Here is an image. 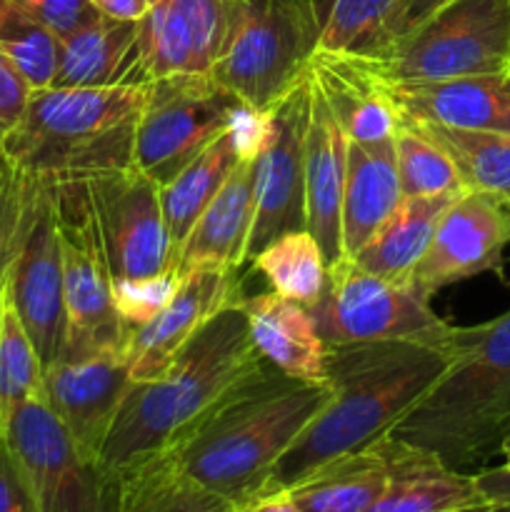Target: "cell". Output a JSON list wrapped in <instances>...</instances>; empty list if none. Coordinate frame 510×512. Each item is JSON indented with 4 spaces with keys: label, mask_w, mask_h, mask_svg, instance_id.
<instances>
[{
    "label": "cell",
    "mask_w": 510,
    "mask_h": 512,
    "mask_svg": "<svg viewBox=\"0 0 510 512\" xmlns=\"http://www.w3.org/2000/svg\"><path fill=\"white\" fill-rule=\"evenodd\" d=\"M33 93V85L25 80L18 65L0 50V133H8L20 123Z\"/></svg>",
    "instance_id": "74e56055"
},
{
    "label": "cell",
    "mask_w": 510,
    "mask_h": 512,
    "mask_svg": "<svg viewBox=\"0 0 510 512\" xmlns=\"http://www.w3.org/2000/svg\"><path fill=\"white\" fill-rule=\"evenodd\" d=\"M395 168H398L403 198H430V195L465 193V185L440 143L430 138L413 120H400L393 138Z\"/></svg>",
    "instance_id": "836d02e7"
},
{
    "label": "cell",
    "mask_w": 510,
    "mask_h": 512,
    "mask_svg": "<svg viewBox=\"0 0 510 512\" xmlns=\"http://www.w3.org/2000/svg\"><path fill=\"white\" fill-rule=\"evenodd\" d=\"M145 95L148 83L35 90L20 123L3 133V148L20 170L43 183L130 168Z\"/></svg>",
    "instance_id": "5b68a950"
},
{
    "label": "cell",
    "mask_w": 510,
    "mask_h": 512,
    "mask_svg": "<svg viewBox=\"0 0 510 512\" xmlns=\"http://www.w3.org/2000/svg\"><path fill=\"white\" fill-rule=\"evenodd\" d=\"M15 3L38 15L58 35L70 33V30L80 28V25L98 15L90 0H15Z\"/></svg>",
    "instance_id": "f35d334b"
},
{
    "label": "cell",
    "mask_w": 510,
    "mask_h": 512,
    "mask_svg": "<svg viewBox=\"0 0 510 512\" xmlns=\"http://www.w3.org/2000/svg\"><path fill=\"white\" fill-rule=\"evenodd\" d=\"M0 50L18 65L33 90L55 85L60 35L15 0H0Z\"/></svg>",
    "instance_id": "e575fe53"
},
{
    "label": "cell",
    "mask_w": 510,
    "mask_h": 512,
    "mask_svg": "<svg viewBox=\"0 0 510 512\" xmlns=\"http://www.w3.org/2000/svg\"><path fill=\"white\" fill-rule=\"evenodd\" d=\"M3 435L38 512H120L118 478L75 448L40 395L15 410Z\"/></svg>",
    "instance_id": "8fae6325"
},
{
    "label": "cell",
    "mask_w": 510,
    "mask_h": 512,
    "mask_svg": "<svg viewBox=\"0 0 510 512\" xmlns=\"http://www.w3.org/2000/svg\"><path fill=\"white\" fill-rule=\"evenodd\" d=\"M85 183L113 280L175 273L160 185L138 165L95 175Z\"/></svg>",
    "instance_id": "4fadbf2b"
},
{
    "label": "cell",
    "mask_w": 510,
    "mask_h": 512,
    "mask_svg": "<svg viewBox=\"0 0 510 512\" xmlns=\"http://www.w3.org/2000/svg\"><path fill=\"white\" fill-rule=\"evenodd\" d=\"M48 185L63 260L65 338L58 358L83 360L125 350L130 330L115 310L113 275L95 228L88 183L68 180Z\"/></svg>",
    "instance_id": "52a82bcc"
},
{
    "label": "cell",
    "mask_w": 510,
    "mask_h": 512,
    "mask_svg": "<svg viewBox=\"0 0 510 512\" xmlns=\"http://www.w3.org/2000/svg\"><path fill=\"white\" fill-rule=\"evenodd\" d=\"M463 193L430 195V198H403L383 223V228L353 255L355 263L368 273L388 280L408 278L433 240L435 228L453 200Z\"/></svg>",
    "instance_id": "f1b7e54d"
},
{
    "label": "cell",
    "mask_w": 510,
    "mask_h": 512,
    "mask_svg": "<svg viewBox=\"0 0 510 512\" xmlns=\"http://www.w3.org/2000/svg\"><path fill=\"white\" fill-rule=\"evenodd\" d=\"M388 465L380 443L340 455L288 488L300 512H365L383 493Z\"/></svg>",
    "instance_id": "83f0119b"
},
{
    "label": "cell",
    "mask_w": 510,
    "mask_h": 512,
    "mask_svg": "<svg viewBox=\"0 0 510 512\" xmlns=\"http://www.w3.org/2000/svg\"><path fill=\"white\" fill-rule=\"evenodd\" d=\"M450 3H455V0H410L408 8H405V13H403V18H400L395 40H398L400 35L410 33L413 28H418V25L425 23L430 15H435L438 10H443L445 5H450ZM395 40H393V43H395Z\"/></svg>",
    "instance_id": "b9f144b4"
},
{
    "label": "cell",
    "mask_w": 510,
    "mask_h": 512,
    "mask_svg": "<svg viewBox=\"0 0 510 512\" xmlns=\"http://www.w3.org/2000/svg\"><path fill=\"white\" fill-rule=\"evenodd\" d=\"M330 395L328 380L308 383L265 363L168 453L195 480L243 505L263 493L278 460Z\"/></svg>",
    "instance_id": "7a4b0ae2"
},
{
    "label": "cell",
    "mask_w": 510,
    "mask_h": 512,
    "mask_svg": "<svg viewBox=\"0 0 510 512\" xmlns=\"http://www.w3.org/2000/svg\"><path fill=\"white\" fill-rule=\"evenodd\" d=\"M410 0H330L320 48L378 58L393 45Z\"/></svg>",
    "instance_id": "4dcf8cb0"
},
{
    "label": "cell",
    "mask_w": 510,
    "mask_h": 512,
    "mask_svg": "<svg viewBox=\"0 0 510 512\" xmlns=\"http://www.w3.org/2000/svg\"><path fill=\"white\" fill-rule=\"evenodd\" d=\"M403 203L393 140L383 143H348L345 168L343 255L353 258Z\"/></svg>",
    "instance_id": "484cf974"
},
{
    "label": "cell",
    "mask_w": 510,
    "mask_h": 512,
    "mask_svg": "<svg viewBox=\"0 0 510 512\" xmlns=\"http://www.w3.org/2000/svg\"><path fill=\"white\" fill-rule=\"evenodd\" d=\"M260 138H263V113L248 110L203 153L195 155L173 180L160 185V203H163L165 228L173 245V258L205 205L218 195L240 160L258 150Z\"/></svg>",
    "instance_id": "7402d4cb"
},
{
    "label": "cell",
    "mask_w": 510,
    "mask_h": 512,
    "mask_svg": "<svg viewBox=\"0 0 510 512\" xmlns=\"http://www.w3.org/2000/svg\"><path fill=\"white\" fill-rule=\"evenodd\" d=\"M250 263L268 280L273 293L305 308L323 295L328 280V260L308 230H293L270 240Z\"/></svg>",
    "instance_id": "1f68e13d"
},
{
    "label": "cell",
    "mask_w": 510,
    "mask_h": 512,
    "mask_svg": "<svg viewBox=\"0 0 510 512\" xmlns=\"http://www.w3.org/2000/svg\"><path fill=\"white\" fill-rule=\"evenodd\" d=\"M8 288L20 323L45 368L58 358L65 338L63 260L53 223L50 185H45L38 215L10 270Z\"/></svg>",
    "instance_id": "e0dca14e"
},
{
    "label": "cell",
    "mask_w": 510,
    "mask_h": 512,
    "mask_svg": "<svg viewBox=\"0 0 510 512\" xmlns=\"http://www.w3.org/2000/svg\"><path fill=\"white\" fill-rule=\"evenodd\" d=\"M248 110L210 73L150 80L135 130V165L165 185Z\"/></svg>",
    "instance_id": "30bf717a"
},
{
    "label": "cell",
    "mask_w": 510,
    "mask_h": 512,
    "mask_svg": "<svg viewBox=\"0 0 510 512\" xmlns=\"http://www.w3.org/2000/svg\"><path fill=\"white\" fill-rule=\"evenodd\" d=\"M100 15L125 23H140L150 8V0H90Z\"/></svg>",
    "instance_id": "60d3db41"
},
{
    "label": "cell",
    "mask_w": 510,
    "mask_h": 512,
    "mask_svg": "<svg viewBox=\"0 0 510 512\" xmlns=\"http://www.w3.org/2000/svg\"><path fill=\"white\" fill-rule=\"evenodd\" d=\"M243 313L255 350L265 363L308 383H325L328 345L315 330L313 315L305 305L278 293L243 298Z\"/></svg>",
    "instance_id": "d4e9b609"
},
{
    "label": "cell",
    "mask_w": 510,
    "mask_h": 512,
    "mask_svg": "<svg viewBox=\"0 0 510 512\" xmlns=\"http://www.w3.org/2000/svg\"><path fill=\"white\" fill-rule=\"evenodd\" d=\"M313 105V75L290 85L263 110V138L255 153V218L248 260L270 240L305 230V135Z\"/></svg>",
    "instance_id": "7c38bea8"
},
{
    "label": "cell",
    "mask_w": 510,
    "mask_h": 512,
    "mask_svg": "<svg viewBox=\"0 0 510 512\" xmlns=\"http://www.w3.org/2000/svg\"><path fill=\"white\" fill-rule=\"evenodd\" d=\"M133 385L125 350L83 360H53L43 368V403L75 448L98 463L120 405Z\"/></svg>",
    "instance_id": "5bb4252c"
},
{
    "label": "cell",
    "mask_w": 510,
    "mask_h": 512,
    "mask_svg": "<svg viewBox=\"0 0 510 512\" xmlns=\"http://www.w3.org/2000/svg\"><path fill=\"white\" fill-rule=\"evenodd\" d=\"M150 83L140 63L138 23L95 15L60 35L58 88H113Z\"/></svg>",
    "instance_id": "cb8c5ba5"
},
{
    "label": "cell",
    "mask_w": 510,
    "mask_h": 512,
    "mask_svg": "<svg viewBox=\"0 0 510 512\" xmlns=\"http://www.w3.org/2000/svg\"><path fill=\"white\" fill-rule=\"evenodd\" d=\"M0 512H38L3 433H0Z\"/></svg>",
    "instance_id": "ab89813d"
},
{
    "label": "cell",
    "mask_w": 510,
    "mask_h": 512,
    "mask_svg": "<svg viewBox=\"0 0 510 512\" xmlns=\"http://www.w3.org/2000/svg\"><path fill=\"white\" fill-rule=\"evenodd\" d=\"M388 465L383 493L365 512H455L490 500L480 475L445 465L438 455L383 435L378 440Z\"/></svg>",
    "instance_id": "ac0fdd59"
},
{
    "label": "cell",
    "mask_w": 510,
    "mask_h": 512,
    "mask_svg": "<svg viewBox=\"0 0 510 512\" xmlns=\"http://www.w3.org/2000/svg\"><path fill=\"white\" fill-rule=\"evenodd\" d=\"M418 123V120H413ZM448 153L465 190L483 193L498 203L510 200V133L460 130L448 125L418 123Z\"/></svg>",
    "instance_id": "f546056e"
},
{
    "label": "cell",
    "mask_w": 510,
    "mask_h": 512,
    "mask_svg": "<svg viewBox=\"0 0 510 512\" xmlns=\"http://www.w3.org/2000/svg\"><path fill=\"white\" fill-rule=\"evenodd\" d=\"M348 143V135L343 133L313 83V105H310L308 135H305V230L318 240L328 265L343 258L340 215H343Z\"/></svg>",
    "instance_id": "603a6c76"
},
{
    "label": "cell",
    "mask_w": 510,
    "mask_h": 512,
    "mask_svg": "<svg viewBox=\"0 0 510 512\" xmlns=\"http://www.w3.org/2000/svg\"><path fill=\"white\" fill-rule=\"evenodd\" d=\"M235 512H300V510H298V505L290 500V495L283 490V493L258 495V498L238 505V510Z\"/></svg>",
    "instance_id": "7bdbcfd3"
},
{
    "label": "cell",
    "mask_w": 510,
    "mask_h": 512,
    "mask_svg": "<svg viewBox=\"0 0 510 512\" xmlns=\"http://www.w3.org/2000/svg\"><path fill=\"white\" fill-rule=\"evenodd\" d=\"M43 393V363L25 333L10 288L0 290V433L15 410Z\"/></svg>",
    "instance_id": "d6a6232c"
},
{
    "label": "cell",
    "mask_w": 510,
    "mask_h": 512,
    "mask_svg": "<svg viewBox=\"0 0 510 512\" xmlns=\"http://www.w3.org/2000/svg\"><path fill=\"white\" fill-rule=\"evenodd\" d=\"M120 512H235L238 505L185 473L173 453H153L120 470Z\"/></svg>",
    "instance_id": "4316f807"
},
{
    "label": "cell",
    "mask_w": 510,
    "mask_h": 512,
    "mask_svg": "<svg viewBox=\"0 0 510 512\" xmlns=\"http://www.w3.org/2000/svg\"><path fill=\"white\" fill-rule=\"evenodd\" d=\"M503 205V213H505V223H508V233H510V200L508 203H500Z\"/></svg>",
    "instance_id": "f6af8a7d"
},
{
    "label": "cell",
    "mask_w": 510,
    "mask_h": 512,
    "mask_svg": "<svg viewBox=\"0 0 510 512\" xmlns=\"http://www.w3.org/2000/svg\"><path fill=\"white\" fill-rule=\"evenodd\" d=\"M255 153L240 160L175 250L173 268L178 278L195 268H223L238 273L243 263H248L255 218Z\"/></svg>",
    "instance_id": "ffe728a7"
},
{
    "label": "cell",
    "mask_w": 510,
    "mask_h": 512,
    "mask_svg": "<svg viewBox=\"0 0 510 512\" xmlns=\"http://www.w3.org/2000/svg\"><path fill=\"white\" fill-rule=\"evenodd\" d=\"M238 273L223 268H195L180 275L173 298L158 315L135 328L125 343L133 383H148L165 373L193 335L228 305L240 303Z\"/></svg>",
    "instance_id": "2e32d148"
},
{
    "label": "cell",
    "mask_w": 510,
    "mask_h": 512,
    "mask_svg": "<svg viewBox=\"0 0 510 512\" xmlns=\"http://www.w3.org/2000/svg\"><path fill=\"white\" fill-rule=\"evenodd\" d=\"M455 512H510V500H495V503L475 505V508H465Z\"/></svg>",
    "instance_id": "ee69618b"
},
{
    "label": "cell",
    "mask_w": 510,
    "mask_h": 512,
    "mask_svg": "<svg viewBox=\"0 0 510 512\" xmlns=\"http://www.w3.org/2000/svg\"><path fill=\"white\" fill-rule=\"evenodd\" d=\"M310 75L350 143L395 138L403 115L390 95V85L375 73L368 58L318 48Z\"/></svg>",
    "instance_id": "d6986e66"
},
{
    "label": "cell",
    "mask_w": 510,
    "mask_h": 512,
    "mask_svg": "<svg viewBox=\"0 0 510 512\" xmlns=\"http://www.w3.org/2000/svg\"><path fill=\"white\" fill-rule=\"evenodd\" d=\"M240 303L210 318L160 378L130 385L98 458L100 468L118 475L135 460L170 450L230 390L263 368Z\"/></svg>",
    "instance_id": "3957f363"
},
{
    "label": "cell",
    "mask_w": 510,
    "mask_h": 512,
    "mask_svg": "<svg viewBox=\"0 0 510 512\" xmlns=\"http://www.w3.org/2000/svg\"><path fill=\"white\" fill-rule=\"evenodd\" d=\"M178 285V273H163L158 278L113 280V300L120 320L133 333L165 308Z\"/></svg>",
    "instance_id": "8d00e7d4"
},
{
    "label": "cell",
    "mask_w": 510,
    "mask_h": 512,
    "mask_svg": "<svg viewBox=\"0 0 510 512\" xmlns=\"http://www.w3.org/2000/svg\"><path fill=\"white\" fill-rule=\"evenodd\" d=\"M368 60L385 83L505 73L510 70V0H455Z\"/></svg>",
    "instance_id": "ba28073f"
},
{
    "label": "cell",
    "mask_w": 510,
    "mask_h": 512,
    "mask_svg": "<svg viewBox=\"0 0 510 512\" xmlns=\"http://www.w3.org/2000/svg\"><path fill=\"white\" fill-rule=\"evenodd\" d=\"M430 298L413 280L380 278L343 255L328 265L323 295L308 310L328 348L380 340L448 343L455 325L435 315Z\"/></svg>",
    "instance_id": "9c48e42d"
},
{
    "label": "cell",
    "mask_w": 510,
    "mask_h": 512,
    "mask_svg": "<svg viewBox=\"0 0 510 512\" xmlns=\"http://www.w3.org/2000/svg\"><path fill=\"white\" fill-rule=\"evenodd\" d=\"M323 38L315 0H238L213 75L255 113L273 105L310 70Z\"/></svg>",
    "instance_id": "8992f818"
},
{
    "label": "cell",
    "mask_w": 510,
    "mask_h": 512,
    "mask_svg": "<svg viewBox=\"0 0 510 512\" xmlns=\"http://www.w3.org/2000/svg\"><path fill=\"white\" fill-rule=\"evenodd\" d=\"M45 185L8 158L0 133V290L8 283L15 258L38 215Z\"/></svg>",
    "instance_id": "d590c367"
},
{
    "label": "cell",
    "mask_w": 510,
    "mask_h": 512,
    "mask_svg": "<svg viewBox=\"0 0 510 512\" xmlns=\"http://www.w3.org/2000/svg\"><path fill=\"white\" fill-rule=\"evenodd\" d=\"M450 343L380 340L330 345L325 353L328 405L285 450L263 493H283L320 465L388 435L450 363Z\"/></svg>",
    "instance_id": "6da1fadb"
},
{
    "label": "cell",
    "mask_w": 510,
    "mask_h": 512,
    "mask_svg": "<svg viewBox=\"0 0 510 512\" xmlns=\"http://www.w3.org/2000/svg\"><path fill=\"white\" fill-rule=\"evenodd\" d=\"M390 435L463 473L500 453L510 435V310L455 328L448 368Z\"/></svg>",
    "instance_id": "277c9868"
},
{
    "label": "cell",
    "mask_w": 510,
    "mask_h": 512,
    "mask_svg": "<svg viewBox=\"0 0 510 512\" xmlns=\"http://www.w3.org/2000/svg\"><path fill=\"white\" fill-rule=\"evenodd\" d=\"M388 85L405 120L460 130L510 133V70L435 83Z\"/></svg>",
    "instance_id": "44dd1931"
},
{
    "label": "cell",
    "mask_w": 510,
    "mask_h": 512,
    "mask_svg": "<svg viewBox=\"0 0 510 512\" xmlns=\"http://www.w3.org/2000/svg\"><path fill=\"white\" fill-rule=\"evenodd\" d=\"M510 243L503 205L483 193L465 190L453 200L435 228L423 258L408 280L435 295L445 285L503 270V250Z\"/></svg>",
    "instance_id": "9a60e30c"
}]
</instances>
